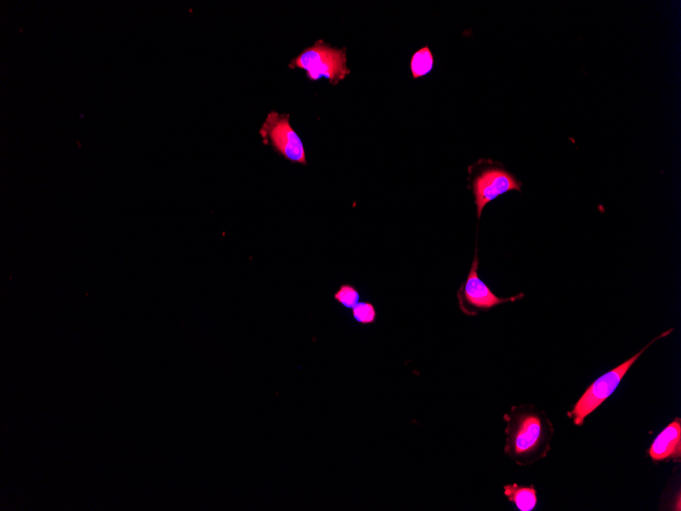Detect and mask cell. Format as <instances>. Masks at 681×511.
Listing matches in <instances>:
<instances>
[{"mask_svg": "<svg viewBox=\"0 0 681 511\" xmlns=\"http://www.w3.org/2000/svg\"><path fill=\"white\" fill-rule=\"evenodd\" d=\"M260 134L265 138L266 143H271L288 161L301 165L307 164L303 143L290 125L287 115L272 112L261 128Z\"/></svg>", "mask_w": 681, "mask_h": 511, "instance_id": "obj_4", "label": "cell"}, {"mask_svg": "<svg viewBox=\"0 0 681 511\" xmlns=\"http://www.w3.org/2000/svg\"><path fill=\"white\" fill-rule=\"evenodd\" d=\"M503 419L506 423L504 453L513 463L529 467L548 456L555 429L544 411L534 404L515 405Z\"/></svg>", "mask_w": 681, "mask_h": 511, "instance_id": "obj_1", "label": "cell"}, {"mask_svg": "<svg viewBox=\"0 0 681 511\" xmlns=\"http://www.w3.org/2000/svg\"><path fill=\"white\" fill-rule=\"evenodd\" d=\"M673 329L665 331L661 335L652 340L645 348L631 357L630 360L604 374L598 378L589 388L584 392L581 398L576 401L572 410L567 413V417L575 426H584L586 419L598 410V408L616 391L622 379L626 376L640 357L648 350L655 342L669 336Z\"/></svg>", "mask_w": 681, "mask_h": 511, "instance_id": "obj_2", "label": "cell"}, {"mask_svg": "<svg viewBox=\"0 0 681 511\" xmlns=\"http://www.w3.org/2000/svg\"><path fill=\"white\" fill-rule=\"evenodd\" d=\"M479 259L476 252V258L471 267L469 275L465 284L459 292L460 309L466 315L468 308L476 310H491L502 303L515 302L523 298L522 293L509 298H500L492 292L478 275Z\"/></svg>", "mask_w": 681, "mask_h": 511, "instance_id": "obj_5", "label": "cell"}, {"mask_svg": "<svg viewBox=\"0 0 681 511\" xmlns=\"http://www.w3.org/2000/svg\"><path fill=\"white\" fill-rule=\"evenodd\" d=\"M346 63L345 50L333 48L324 42H317L293 60L290 67L305 70L311 80H320L325 77L336 85L350 73Z\"/></svg>", "mask_w": 681, "mask_h": 511, "instance_id": "obj_3", "label": "cell"}, {"mask_svg": "<svg viewBox=\"0 0 681 511\" xmlns=\"http://www.w3.org/2000/svg\"><path fill=\"white\" fill-rule=\"evenodd\" d=\"M353 319L361 325L375 324L378 313L375 305L371 302H358L352 309Z\"/></svg>", "mask_w": 681, "mask_h": 511, "instance_id": "obj_10", "label": "cell"}, {"mask_svg": "<svg viewBox=\"0 0 681 511\" xmlns=\"http://www.w3.org/2000/svg\"><path fill=\"white\" fill-rule=\"evenodd\" d=\"M504 495L520 511H533L538 505V492L534 485L508 484L504 486Z\"/></svg>", "mask_w": 681, "mask_h": 511, "instance_id": "obj_8", "label": "cell"}, {"mask_svg": "<svg viewBox=\"0 0 681 511\" xmlns=\"http://www.w3.org/2000/svg\"><path fill=\"white\" fill-rule=\"evenodd\" d=\"M652 461L680 463L681 461V420L674 419L654 440L648 450Z\"/></svg>", "mask_w": 681, "mask_h": 511, "instance_id": "obj_7", "label": "cell"}, {"mask_svg": "<svg viewBox=\"0 0 681 511\" xmlns=\"http://www.w3.org/2000/svg\"><path fill=\"white\" fill-rule=\"evenodd\" d=\"M334 299L345 309L352 310L360 300V293L354 286L344 284L334 294Z\"/></svg>", "mask_w": 681, "mask_h": 511, "instance_id": "obj_11", "label": "cell"}, {"mask_svg": "<svg viewBox=\"0 0 681 511\" xmlns=\"http://www.w3.org/2000/svg\"><path fill=\"white\" fill-rule=\"evenodd\" d=\"M473 189L478 207V217L481 219L488 203L509 191H520L521 184L505 170L492 168L484 171L474 180Z\"/></svg>", "mask_w": 681, "mask_h": 511, "instance_id": "obj_6", "label": "cell"}, {"mask_svg": "<svg viewBox=\"0 0 681 511\" xmlns=\"http://www.w3.org/2000/svg\"><path fill=\"white\" fill-rule=\"evenodd\" d=\"M410 68L414 79L430 74L434 68V56L429 47L419 49L411 59Z\"/></svg>", "mask_w": 681, "mask_h": 511, "instance_id": "obj_9", "label": "cell"}]
</instances>
